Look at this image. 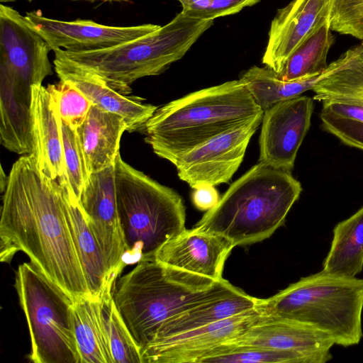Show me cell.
I'll return each mask as SVG.
<instances>
[{"label": "cell", "instance_id": "cell-17", "mask_svg": "<svg viewBox=\"0 0 363 363\" xmlns=\"http://www.w3.org/2000/svg\"><path fill=\"white\" fill-rule=\"evenodd\" d=\"M230 342L263 348L298 352L325 363L333 358L335 345L328 334L310 325L264 314L255 324Z\"/></svg>", "mask_w": 363, "mask_h": 363}, {"label": "cell", "instance_id": "cell-40", "mask_svg": "<svg viewBox=\"0 0 363 363\" xmlns=\"http://www.w3.org/2000/svg\"><path fill=\"white\" fill-rule=\"evenodd\" d=\"M72 1H81V0H72ZM98 1H125V0H98Z\"/></svg>", "mask_w": 363, "mask_h": 363}, {"label": "cell", "instance_id": "cell-7", "mask_svg": "<svg viewBox=\"0 0 363 363\" xmlns=\"http://www.w3.org/2000/svg\"><path fill=\"white\" fill-rule=\"evenodd\" d=\"M118 213L127 247L125 262L154 258L157 250L185 228L181 196L125 162H115Z\"/></svg>", "mask_w": 363, "mask_h": 363}, {"label": "cell", "instance_id": "cell-20", "mask_svg": "<svg viewBox=\"0 0 363 363\" xmlns=\"http://www.w3.org/2000/svg\"><path fill=\"white\" fill-rule=\"evenodd\" d=\"M125 130L127 124L121 116L91 106L76 130L89 177L115 164Z\"/></svg>", "mask_w": 363, "mask_h": 363}, {"label": "cell", "instance_id": "cell-25", "mask_svg": "<svg viewBox=\"0 0 363 363\" xmlns=\"http://www.w3.org/2000/svg\"><path fill=\"white\" fill-rule=\"evenodd\" d=\"M72 315L81 363H114L101 299L74 300Z\"/></svg>", "mask_w": 363, "mask_h": 363}, {"label": "cell", "instance_id": "cell-36", "mask_svg": "<svg viewBox=\"0 0 363 363\" xmlns=\"http://www.w3.org/2000/svg\"><path fill=\"white\" fill-rule=\"evenodd\" d=\"M219 194L215 186L205 185L194 189L191 199L195 207L201 211H207L214 207L220 199Z\"/></svg>", "mask_w": 363, "mask_h": 363}, {"label": "cell", "instance_id": "cell-19", "mask_svg": "<svg viewBox=\"0 0 363 363\" xmlns=\"http://www.w3.org/2000/svg\"><path fill=\"white\" fill-rule=\"evenodd\" d=\"M53 64L60 80L72 84L92 105L121 116L128 132H143L157 109L156 106L144 103L143 98L117 92L96 74L61 57L55 55Z\"/></svg>", "mask_w": 363, "mask_h": 363}, {"label": "cell", "instance_id": "cell-3", "mask_svg": "<svg viewBox=\"0 0 363 363\" xmlns=\"http://www.w3.org/2000/svg\"><path fill=\"white\" fill-rule=\"evenodd\" d=\"M261 114L245 85L233 80L157 108L143 132L153 152L174 164L185 152Z\"/></svg>", "mask_w": 363, "mask_h": 363}, {"label": "cell", "instance_id": "cell-8", "mask_svg": "<svg viewBox=\"0 0 363 363\" xmlns=\"http://www.w3.org/2000/svg\"><path fill=\"white\" fill-rule=\"evenodd\" d=\"M15 288L30 333V361L81 363L72 325L74 299L31 262L19 265Z\"/></svg>", "mask_w": 363, "mask_h": 363}, {"label": "cell", "instance_id": "cell-4", "mask_svg": "<svg viewBox=\"0 0 363 363\" xmlns=\"http://www.w3.org/2000/svg\"><path fill=\"white\" fill-rule=\"evenodd\" d=\"M291 172L258 162L234 182L195 228L235 246L261 242L284 225L302 186Z\"/></svg>", "mask_w": 363, "mask_h": 363}, {"label": "cell", "instance_id": "cell-38", "mask_svg": "<svg viewBox=\"0 0 363 363\" xmlns=\"http://www.w3.org/2000/svg\"><path fill=\"white\" fill-rule=\"evenodd\" d=\"M182 6V12L198 18L208 9L211 0H178ZM202 19V18H201Z\"/></svg>", "mask_w": 363, "mask_h": 363}, {"label": "cell", "instance_id": "cell-33", "mask_svg": "<svg viewBox=\"0 0 363 363\" xmlns=\"http://www.w3.org/2000/svg\"><path fill=\"white\" fill-rule=\"evenodd\" d=\"M330 26L363 41V0H334Z\"/></svg>", "mask_w": 363, "mask_h": 363}, {"label": "cell", "instance_id": "cell-29", "mask_svg": "<svg viewBox=\"0 0 363 363\" xmlns=\"http://www.w3.org/2000/svg\"><path fill=\"white\" fill-rule=\"evenodd\" d=\"M194 363H316L307 355L227 341L202 352Z\"/></svg>", "mask_w": 363, "mask_h": 363}, {"label": "cell", "instance_id": "cell-23", "mask_svg": "<svg viewBox=\"0 0 363 363\" xmlns=\"http://www.w3.org/2000/svg\"><path fill=\"white\" fill-rule=\"evenodd\" d=\"M312 91L322 104L363 106V43L345 52L318 77Z\"/></svg>", "mask_w": 363, "mask_h": 363}, {"label": "cell", "instance_id": "cell-37", "mask_svg": "<svg viewBox=\"0 0 363 363\" xmlns=\"http://www.w3.org/2000/svg\"><path fill=\"white\" fill-rule=\"evenodd\" d=\"M321 112L363 123V106L331 102L323 104Z\"/></svg>", "mask_w": 363, "mask_h": 363}, {"label": "cell", "instance_id": "cell-27", "mask_svg": "<svg viewBox=\"0 0 363 363\" xmlns=\"http://www.w3.org/2000/svg\"><path fill=\"white\" fill-rule=\"evenodd\" d=\"M318 77L284 81L275 71L267 66H253L242 73L239 79L264 111L277 103L299 96L305 91L312 90Z\"/></svg>", "mask_w": 363, "mask_h": 363}, {"label": "cell", "instance_id": "cell-35", "mask_svg": "<svg viewBox=\"0 0 363 363\" xmlns=\"http://www.w3.org/2000/svg\"><path fill=\"white\" fill-rule=\"evenodd\" d=\"M260 0H211L208 9L202 14V19L214 20L218 17L238 13L245 7L257 4Z\"/></svg>", "mask_w": 363, "mask_h": 363}, {"label": "cell", "instance_id": "cell-31", "mask_svg": "<svg viewBox=\"0 0 363 363\" xmlns=\"http://www.w3.org/2000/svg\"><path fill=\"white\" fill-rule=\"evenodd\" d=\"M47 89L52 96L61 121L73 130H77L85 121L91 102L72 84L60 80L48 84Z\"/></svg>", "mask_w": 363, "mask_h": 363}, {"label": "cell", "instance_id": "cell-32", "mask_svg": "<svg viewBox=\"0 0 363 363\" xmlns=\"http://www.w3.org/2000/svg\"><path fill=\"white\" fill-rule=\"evenodd\" d=\"M60 125L68 191L79 202L82 191L88 182L89 177L86 169L76 130L72 129L62 121Z\"/></svg>", "mask_w": 363, "mask_h": 363}, {"label": "cell", "instance_id": "cell-9", "mask_svg": "<svg viewBox=\"0 0 363 363\" xmlns=\"http://www.w3.org/2000/svg\"><path fill=\"white\" fill-rule=\"evenodd\" d=\"M262 115L181 155L174 164L179 178L193 189L228 183L240 166L250 140L262 123Z\"/></svg>", "mask_w": 363, "mask_h": 363}, {"label": "cell", "instance_id": "cell-11", "mask_svg": "<svg viewBox=\"0 0 363 363\" xmlns=\"http://www.w3.org/2000/svg\"><path fill=\"white\" fill-rule=\"evenodd\" d=\"M112 280L126 265L128 252L118 213L115 164L89 175L79 200Z\"/></svg>", "mask_w": 363, "mask_h": 363}, {"label": "cell", "instance_id": "cell-22", "mask_svg": "<svg viewBox=\"0 0 363 363\" xmlns=\"http://www.w3.org/2000/svg\"><path fill=\"white\" fill-rule=\"evenodd\" d=\"M31 92L22 89L9 76L0 73V141L11 152H33Z\"/></svg>", "mask_w": 363, "mask_h": 363}, {"label": "cell", "instance_id": "cell-24", "mask_svg": "<svg viewBox=\"0 0 363 363\" xmlns=\"http://www.w3.org/2000/svg\"><path fill=\"white\" fill-rule=\"evenodd\" d=\"M260 302L261 298L250 296L238 288L235 291L205 301L169 318L160 328L150 342L234 316L256 308Z\"/></svg>", "mask_w": 363, "mask_h": 363}, {"label": "cell", "instance_id": "cell-6", "mask_svg": "<svg viewBox=\"0 0 363 363\" xmlns=\"http://www.w3.org/2000/svg\"><path fill=\"white\" fill-rule=\"evenodd\" d=\"M259 305L265 314L310 325L337 345H356L363 337V279L322 270L261 299Z\"/></svg>", "mask_w": 363, "mask_h": 363}, {"label": "cell", "instance_id": "cell-14", "mask_svg": "<svg viewBox=\"0 0 363 363\" xmlns=\"http://www.w3.org/2000/svg\"><path fill=\"white\" fill-rule=\"evenodd\" d=\"M264 314L259 305L234 316L152 341L141 352L143 363H194L202 352L236 338Z\"/></svg>", "mask_w": 363, "mask_h": 363}, {"label": "cell", "instance_id": "cell-15", "mask_svg": "<svg viewBox=\"0 0 363 363\" xmlns=\"http://www.w3.org/2000/svg\"><path fill=\"white\" fill-rule=\"evenodd\" d=\"M334 0H293L272 20L262 62L279 73L297 47L330 21Z\"/></svg>", "mask_w": 363, "mask_h": 363}, {"label": "cell", "instance_id": "cell-18", "mask_svg": "<svg viewBox=\"0 0 363 363\" xmlns=\"http://www.w3.org/2000/svg\"><path fill=\"white\" fill-rule=\"evenodd\" d=\"M33 157L40 172L60 187L68 188L61 119L47 87L31 86Z\"/></svg>", "mask_w": 363, "mask_h": 363}, {"label": "cell", "instance_id": "cell-21", "mask_svg": "<svg viewBox=\"0 0 363 363\" xmlns=\"http://www.w3.org/2000/svg\"><path fill=\"white\" fill-rule=\"evenodd\" d=\"M61 187L68 225L85 273L92 298H100L113 291L116 281L111 279L103 255L79 202Z\"/></svg>", "mask_w": 363, "mask_h": 363}, {"label": "cell", "instance_id": "cell-30", "mask_svg": "<svg viewBox=\"0 0 363 363\" xmlns=\"http://www.w3.org/2000/svg\"><path fill=\"white\" fill-rule=\"evenodd\" d=\"M100 298L114 363H143L140 349L116 306L113 293Z\"/></svg>", "mask_w": 363, "mask_h": 363}, {"label": "cell", "instance_id": "cell-41", "mask_svg": "<svg viewBox=\"0 0 363 363\" xmlns=\"http://www.w3.org/2000/svg\"><path fill=\"white\" fill-rule=\"evenodd\" d=\"M362 43H363V41H362Z\"/></svg>", "mask_w": 363, "mask_h": 363}, {"label": "cell", "instance_id": "cell-12", "mask_svg": "<svg viewBox=\"0 0 363 363\" xmlns=\"http://www.w3.org/2000/svg\"><path fill=\"white\" fill-rule=\"evenodd\" d=\"M313 111V99L301 95L264 110L259 162L291 172L310 128Z\"/></svg>", "mask_w": 363, "mask_h": 363}, {"label": "cell", "instance_id": "cell-1", "mask_svg": "<svg viewBox=\"0 0 363 363\" xmlns=\"http://www.w3.org/2000/svg\"><path fill=\"white\" fill-rule=\"evenodd\" d=\"M1 260L26 253L74 300L92 297L69 229L61 187L38 169L31 155L12 165L3 191Z\"/></svg>", "mask_w": 363, "mask_h": 363}, {"label": "cell", "instance_id": "cell-28", "mask_svg": "<svg viewBox=\"0 0 363 363\" xmlns=\"http://www.w3.org/2000/svg\"><path fill=\"white\" fill-rule=\"evenodd\" d=\"M334 40L330 21L326 22L297 47L278 77L284 81H294L320 76L328 66L327 55Z\"/></svg>", "mask_w": 363, "mask_h": 363}, {"label": "cell", "instance_id": "cell-10", "mask_svg": "<svg viewBox=\"0 0 363 363\" xmlns=\"http://www.w3.org/2000/svg\"><path fill=\"white\" fill-rule=\"evenodd\" d=\"M50 50L25 16L0 5V72L30 91L33 85L42 84L53 73L48 57Z\"/></svg>", "mask_w": 363, "mask_h": 363}, {"label": "cell", "instance_id": "cell-2", "mask_svg": "<svg viewBox=\"0 0 363 363\" xmlns=\"http://www.w3.org/2000/svg\"><path fill=\"white\" fill-rule=\"evenodd\" d=\"M238 289L224 279L214 281L150 258L139 260L135 267L121 277L113 298L142 352L169 318Z\"/></svg>", "mask_w": 363, "mask_h": 363}, {"label": "cell", "instance_id": "cell-16", "mask_svg": "<svg viewBox=\"0 0 363 363\" xmlns=\"http://www.w3.org/2000/svg\"><path fill=\"white\" fill-rule=\"evenodd\" d=\"M234 245L226 238L194 227L163 244L154 258L159 262L214 281H221Z\"/></svg>", "mask_w": 363, "mask_h": 363}, {"label": "cell", "instance_id": "cell-5", "mask_svg": "<svg viewBox=\"0 0 363 363\" xmlns=\"http://www.w3.org/2000/svg\"><path fill=\"white\" fill-rule=\"evenodd\" d=\"M213 24V20L194 18L181 11L157 30L109 48L83 52L61 49L53 52L96 74L117 92L129 95L134 82L164 72Z\"/></svg>", "mask_w": 363, "mask_h": 363}, {"label": "cell", "instance_id": "cell-26", "mask_svg": "<svg viewBox=\"0 0 363 363\" xmlns=\"http://www.w3.org/2000/svg\"><path fill=\"white\" fill-rule=\"evenodd\" d=\"M330 248L323 271L354 277L363 269V206L333 228Z\"/></svg>", "mask_w": 363, "mask_h": 363}, {"label": "cell", "instance_id": "cell-34", "mask_svg": "<svg viewBox=\"0 0 363 363\" xmlns=\"http://www.w3.org/2000/svg\"><path fill=\"white\" fill-rule=\"evenodd\" d=\"M321 127L343 144L363 150V123L320 112Z\"/></svg>", "mask_w": 363, "mask_h": 363}, {"label": "cell", "instance_id": "cell-13", "mask_svg": "<svg viewBox=\"0 0 363 363\" xmlns=\"http://www.w3.org/2000/svg\"><path fill=\"white\" fill-rule=\"evenodd\" d=\"M52 50L83 52L109 48L157 30L160 26L145 23L133 26H106L91 20L66 21L44 16L40 11L25 15Z\"/></svg>", "mask_w": 363, "mask_h": 363}, {"label": "cell", "instance_id": "cell-39", "mask_svg": "<svg viewBox=\"0 0 363 363\" xmlns=\"http://www.w3.org/2000/svg\"><path fill=\"white\" fill-rule=\"evenodd\" d=\"M18 1V0H0V2L1 3H9V2H14V1ZM28 1H31L33 0H27Z\"/></svg>", "mask_w": 363, "mask_h": 363}]
</instances>
